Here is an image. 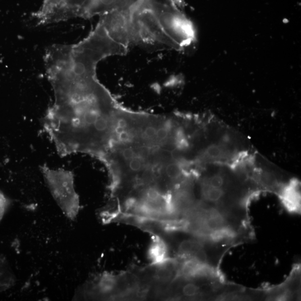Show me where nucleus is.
I'll list each match as a JSON object with an SVG mask.
<instances>
[{"label":"nucleus","instance_id":"1","mask_svg":"<svg viewBox=\"0 0 301 301\" xmlns=\"http://www.w3.org/2000/svg\"><path fill=\"white\" fill-rule=\"evenodd\" d=\"M55 102L42 120L61 157L83 153L103 163L121 105L98 78H67L52 85Z\"/></svg>","mask_w":301,"mask_h":301},{"label":"nucleus","instance_id":"2","mask_svg":"<svg viewBox=\"0 0 301 301\" xmlns=\"http://www.w3.org/2000/svg\"><path fill=\"white\" fill-rule=\"evenodd\" d=\"M40 169L57 205L69 219L74 221L79 213V199L75 190L73 172L63 169H50L46 165Z\"/></svg>","mask_w":301,"mask_h":301},{"label":"nucleus","instance_id":"3","mask_svg":"<svg viewBox=\"0 0 301 301\" xmlns=\"http://www.w3.org/2000/svg\"><path fill=\"white\" fill-rule=\"evenodd\" d=\"M92 0H43L33 15L38 25H44L80 18L87 19Z\"/></svg>","mask_w":301,"mask_h":301},{"label":"nucleus","instance_id":"4","mask_svg":"<svg viewBox=\"0 0 301 301\" xmlns=\"http://www.w3.org/2000/svg\"><path fill=\"white\" fill-rule=\"evenodd\" d=\"M203 242L195 239H188L179 243L177 248V259H193L208 264L209 260Z\"/></svg>","mask_w":301,"mask_h":301},{"label":"nucleus","instance_id":"5","mask_svg":"<svg viewBox=\"0 0 301 301\" xmlns=\"http://www.w3.org/2000/svg\"><path fill=\"white\" fill-rule=\"evenodd\" d=\"M152 234V241L150 246L148 257L150 265H157L164 263L169 259V249L167 243L160 235Z\"/></svg>","mask_w":301,"mask_h":301},{"label":"nucleus","instance_id":"6","mask_svg":"<svg viewBox=\"0 0 301 301\" xmlns=\"http://www.w3.org/2000/svg\"><path fill=\"white\" fill-rule=\"evenodd\" d=\"M179 279L182 283L177 284L175 281L173 282L177 285L175 296L177 299H199L204 295V293L202 287L198 284L196 283V279L187 280Z\"/></svg>","mask_w":301,"mask_h":301},{"label":"nucleus","instance_id":"7","mask_svg":"<svg viewBox=\"0 0 301 301\" xmlns=\"http://www.w3.org/2000/svg\"><path fill=\"white\" fill-rule=\"evenodd\" d=\"M9 204L10 202L8 199L0 191V222L1 221Z\"/></svg>","mask_w":301,"mask_h":301}]
</instances>
